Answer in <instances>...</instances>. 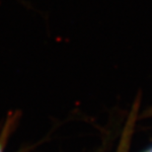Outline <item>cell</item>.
Returning <instances> with one entry per match:
<instances>
[{
  "label": "cell",
  "mask_w": 152,
  "mask_h": 152,
  "mask_svg": "<svg viewBox=\"0 0 152 152\" xmlns=\"http://www.w3.org/2000/svg\"><path fill=\"white\" fill-rule=\"evenodd\" d=\"M0 152H3V142L0 141Z\"/></svg>",
  "instance_id": "cell-1"
},
{
  "label": "cell",
  "mask_w": 152,
  "mask_h": 152,
  "mask_svg": "<svg viewBox=\"0 0 152 152\" xmlns=\"http://www.w3.org/2000/svg\"><path fill=\"white\" fill-rule=\"evenodd\" d=\"M144 152H152V146L149 148V149H147L146 151H144Z\"/></svg>",
  "instance_id": "cell-2"
}]
</instances>
